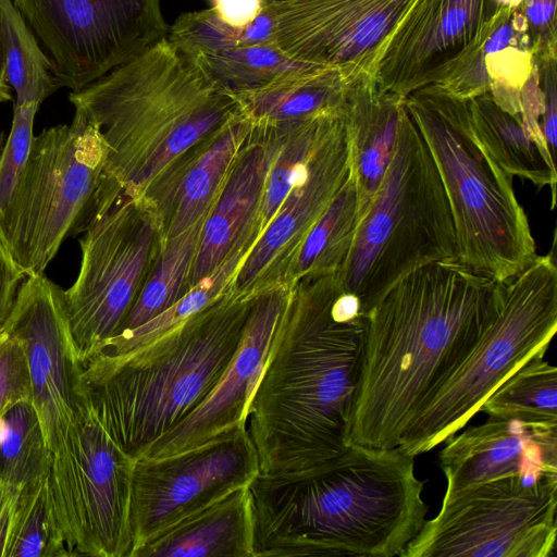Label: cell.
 Returning <instances> with one entry per match:
<instances>
[{"label":"cell","mask_w":557,"mask_h":557,"mask_svg":"<svg viewBox=\"0 0 557 557\" xmlns=\"http://www.w3.org/2000/svg\"><path fill=\"white\" fill-rule=\"evenodd\" d=\"M364 332L360 301L337 272L290 287L247 410L260 473L304 470L350 445Z\"/></svg>","instance_id":"6da1fadb"},{"label":"cell","mask_w":557,"mask_h":557,"mask_svg":"<svg viewBox=\"0 0 557 557\" xmlns=\"http://www.w3.org/2000/svg\"><path fill=\"white\" fill-rule=\"evenodd\" d=\"M500 283L458 261L408 273L364 314L350 444L391 449L491 322Z\"/></svg>","instance_id":"7a4b0ae2"},{"label":"cell","mask_w":557,"mask_h":557,"mask_svg":"<svg viewBox=\"0 0 557 557\" xmlns=\"http://www.w3.org/2000/svg\"><path fill=\"white\" fill-rule=\"evenodd\" d=\"M414 457L350 444L310 468L249 483L253 557L400 556L429 510Z\"/></svg>","instance_id":"3957f363"},{"label":"cell","mask_w":557,"mask_h":557,"mask_svg":"<svg viewBox=\"0 0 557 557\" xmlns=\"http://www.w3.org/2000/svg\"><path fill=\"white\" fill-rule=\"evenodd\" d=\"M69 100L101 135V184L129 197H140L183 151L244 114L237 97L195 69L166 37L71 91Z\"/></svg>","instance_id":"277c9868"},{"label":"cell","mask_w":557,"mask_h":557,"mask_svg":"<svg viewBox=\"0 0 557 557\" xmlns=\"http://www.w3.org/2000/svg\"><path fill=\"white\" fill-rule=\"evenodd\" d=\"M253 296L230 289L153 342L84 363L91 410L134 461L212 393L242 341Z\"/></svg>","instance_id":"5b68a950"},{"label":"cell","mask_w":557,"mask_h":557,"mask_svg":"<svg viewBox=\"0 0 557 557\" xmlns=\"http://www.w3.org/2000/svg\"><path fill=\"white\" fill-rule=\"evenodd\" d=\"M440 173L454 220L458 262L506 283L537 257L525 212L507 174L474 137L467 100L436 85L406 98Z\"/></svg>","instance_id":"8992f818"},{"label":"cell","mask_w":557,"mask_h":557,"mask_svg":"<svg viewBox=\"0 0 557 557\" xmlns=\"http://www.w3.org/2000/svg\"><path fill=\"white\" fill-rule=\"evenodd\" d=\"M435 261H458L454 220L431 151L406 107L391 162L337 275L366 314L399 280Z\"/></svg>","instance_id":"52a82bcc"},{"label":"cell","mask_w":557,"mask_h":557,"mask_svg":"<svg viewBox=\"0 0 557 557\" xmlns=\"http://www.w3.org/2000/svg\"><path fill=\"white\" fill-rule=\"evenodd\" d=\"M557 330L554 253L537 256L520 274L500 283L495 313L466 359L420 408L397 448L416 457L459 432L486 397L537 352Z\"/></svg>","instance_id":"ba28073f"},{"label":"cell","mask_w":557,"mask_h":557,"mask_svg":"<svg viewBox=\"0 0 557 557\" xmlns=\"http://www.w3.org/2000/svg\"><path fill=\"white\" fill-rule=\"evenodd\" d=\"M104 161L98 128L78 112L70 124L34 136L26 164L0 213V231L25 277L45 274L63 240L83 233Z\"/></svg>","instance_id":"9c48e42d"},{"label":"cell","mask_w":557,"mask_h":557,"mask_svg":"<svg viewBox=\"0 0 557 557\" xmlns=\"http://www.w3.org/2000/svg\"><path fill=\"white\" fill-rule=\"evenodd\" d=\"M79 240L81 267L65 290L67 315L84 366L120 329L165 243L158 214L144 197L98 189Z\"/></svg>","instance_id":"30bf717a"},{"label":"cell","mask_w":557,"mask_h":557,"mask_svg":"<svg viewBox=\"0 0 557 557\" xmlns=\"http://www.w3.org/2000/svg\"><path fill=\"white\" fill-rule=\"evenodd\" d=\"M557 475L503 476L444 494L400 557H552Z\"/></svg>","instance_id":"8fae6325"},{"label":"cell","mask_w":557,"mask_h":557,"mask_svg":"<svg viewBox=\"0 0 557 557\" xmlns=\"http://www.w3.org/2000/svg\"><path fill=\"white\" fill-rule=\"evenodd\" d=\"M134 463L84 395L63 441L52 453L47 478L71 556L129 557Z\"/></svg>","instance_id":"7c38bea8"},{"label":"cell","mask_w":557,"mask_h":557,"mask_svg":"<svg viewBox=\"0 0 557 557\" xmlns=\"http://www.w3.org/2000/svg\"><path fill=\"white\" fill-rule=\"evenodd\" d=\"M51 59L62 87L79 90L166 37L161 0H12Z\"/></svg>","instance_id":"4fadbf2b"},{"label":"cell","mask_w":557,"mask_h":557,"mask_svg":"<svg viewBox=\"0 0 557 557\" xmlns=\"http://www.w3.org/2000/svg\"><path fill=\"white\" fill-rule=\"evenodd\" d=\"M259 472L246 424L173 455L137 459L132 478L129 557L158 533L248 485Z\"/></svg>","instance_id":"5bb4252c"},{"label":"cell","mask_w":557,"mask_h":557,"mask_svg":"<svg viewBox=\"0 0 557 557\" xmlns=\"http://www.w3.org/2000/svg\"><path fill=\"white\" fill-rule=\"evenodd\" d=\"M513 11L497 0H416L383 42L370 75L403 98L437 85Z\"/></svg>","instance_id":"9a60e30c"},{"label":"cell","mask_w":557,"mask_h":557,"mask_svg":"<svg viewBox=\"0 0 557 557\" xmlns=\"http://www.w3.org/2000/svg\"><path fill=\"white\" fill-rule=\"evenodd\" d=\"M3 332L22 344L32 403L53 453L84 400V366L70 326L65 290L45 274L27 276Z\"/></svg>","instance_id":"2e32d148"},{"label":"cell","mask_w":557,"mask_h":557,"mask_svg":"<svg viewBox=\"0 0 557 557\" xmlns=\"http://www.w3.org/2000/svg\"><path fill=\"white\" fill-rule=\"evenodd\" d=\"M416 0H286L263 4L275 39L290 60L335 67L352 78L371 74L388 35Z\"/></svg>","instance_id":"e0dca14e"},{"label":"cell","mask_w":557,"mask_h":557,"mask_svg":"<svg viewBox=\"0 0 557 557\" xmlns=\"http://www.w3.org/2000/svg\"><path fill=\"white\" fill-rule=\"evenodd\" d=\"M349 175L350 146L342 111L322 134L305 170L240 263L230 290L251 297L285 288V277L301 244Z\"/></svg>","instance_id":"ac0fdd59"},{"label":"cell","mask_w":557,"mask_h":557,"mask_svg":"<svg viewBox=\"0 0 557 557\" xmlns=\"http://www.w3.org/2000/svg\"><path fill=\"white\" fill-rule=\"evenodd\" d=\"M166 38L195 69L236 97L302 64L277 46L274 17L264 5L244 28L226 25L211 8L186 12L169 27Z\"/></svg>","instance_id":"d6986e66"},{"label":"cell","mask_w":557,"mask_h":557,"mask_svg":"<svg viewBox=\"0 0 557 557\" xmlns=\"http://www.w3.org/2000/svg\"><path fill=\"white\" fill-rule=\"evenodd\" d=\"M289 290L277 287L253 296L239 347L216 387L189 416L159 438L144 457L173 455L236 425L246 424L249 401L265 364Z\"/></svg>","instance_id":"ffe728a7"},{"label":"cell","mask_w":557,"mask_h":557,"mask_svg":"<svg viewBox=\"0 0 557 557\" xmlns=\"http://www.w3.org/2000/svg\"><path fill=\"white\" fill-rule=\"evenodd\" d=\"M444 443L438 463L445 494L513 474L557 475V424L487 417Z\"/></svg>","instance_id":"44dd1931"},{"label":"cell","mask_w":557,"mask_h":557,"mask_svg":"<svg viewBox=\"0 0 557 557\" xmlns=\"http://www.w3.org/2000/svg\"><path fill=\"white\" fill-rule=\"evenodd\" d=\"M277 141L275 128L251 123L249 135L206 215L191 287L210 276L240 248L253 247L262 234L260 213Z\"/></svg>","instance_id":"7402d4cb"},{"label":"cell","mask_w":557,"mask_h":557,"mask_svg":"<svg viewBox=\"0 0 557 557\" xmlns=\"http://www.w3.org/2000/svg\"><path fill=\"white\" fill-rule=\"evenodd\" d=\"M250 129L243 114L183 151L148 185L141 197L158 214L165 239L207 215Z\"/></svg>","instance_id":"603a6c76"},{"label":"cell","mask_w":557,"mask_h":557,"mask_svg":"<svg viewBox=\"0 0 557 557\" xmlns=\"http://www.w3.org/2000/svg\"><path fill=\"white\" fill-rule=\"evenodd\" d=\"M405 109L406 98L383 90L368 73L354 77L348 85L343 114L350 146V175L362 219L393 157Z\"/></svg>","instance_id":"cb8c5ba5"},{"label":"cell","mask_w":557,"mask_h":557,"mask_svg":"<svg viewBox=\"0 0 557 557\" xmlns=\"http://www.w3.org/2000/svg\"><path fill=\"white\" fill-rule=\"evenodd\" d=\"M248 485L158 533L133 550L131 557H253Z\"/></svg>","instance_id":"d4e9b609"},{"label":"cell","mask_w":557,"mask_h":557,"mask_svg":"<svg viewBox=\"0 0 557 557\" xmlns=\"http://www.w3.org/2000/svg\"><path fill=\"white\" fill-rule=\"evenodd\" d=\"M352 78L335 67L300 64L237 99L251 123L282 126L341 112Z\"/></svg>","instance_id":"484cf974"},{"label":"cell","mask_w":557,"mask_h":557,"mask_svg":"<svg viewBox=\"0 0 557 557\" xmlns=\"http://www.w3.org/2000/svg\"><path fill=\"white\" fill-rule=\"evenodd\" d=\"M469 122L479 144L510 176L550 188V209L556 206L557 172L547 157L528 135L520 115L500 109L490 92L467 100Z\"/></svg>","instance_id":"4316f807"},{"label":"cell","mask_w":557,"mask_h":557,"mask_svg":"<svg viewBox=\"0 0 557 557\" xmlns=\"http://www.w3.org/2000/svg\"><path fill=\"white\" fill-rule=\"evenodd\" d=\"M361 220L357 189L349 175L306 236L287 272L284 287L290 288L306 276L336 273L350 251Z\"/></svg>","instance_id":"83f0119b"},{"label":"cell","mask_w":557,"mask_h":557,"mask_svg":"<svg viewBox=\"0 0 557 557\" xmlns=\"http://www.w3.org/2000/svg\"><path fill=\"white\" fill-rule=\"evenodd\" d=\"M205 219L206 215L178 235L165 239L135 305L113 336L147 323L190 290L191 273Z\"/></svg>","instance_id":"f1b7e54d"},{"label":"cell","mask_w":557,"mask_h":557,"mask_svg":"<svg viewBox=\"0 0 557 557\" xmlns=\"http://www.w3.org/2000/svg\"><path fill=\"white\" fill-rule=\"evenodd\" d=\"M537 352L508 375L482 403L487 417L557 424V369Z\"/></svg>","instance_id":"f546056e"},{"label":"cell","mask_w":557,"mask_h":557,"mask_svg":"<svg viewBox=\"0 0 557 557\" xmlns=\"http://www.w3.org/2000/svg\"><path fill=\"white\" fill-rule=\"evenodd\" d=\"M2 9L5 73L16 95L15 104H37L61 88L54 65L12 0Z\"/></svg>","instance_id":"4dcf8cb0"},{"label":"cell","mask_w":557,"mask_h":557,"mask_svg":"<svg viewBox=\"0 0 557 557\" xmlns=\"http://www.w3.org/2000/svg\"><path fill=\"white\" fill-rule=\"evenodd\" d=\"M52 462L32 400L21 401L2 416L0 483L18 488L48 476Z\"/></svg>","instance_id":"1f68e13d"},{"label":"cell","mask_w":557,"mask_h":557,"mask_svg":"<svg viewBox=\"0 0 557 557\" xmlns=\"http://www.w3.org/2000/svg\"><path fill=\"white\" fill-rule=\"evenodd\" d=\"M252 246L233 253L210 276L200 281L168 310L147 323L108 339L95 355H126L159 338L230 289L232 280Z\"/></svg>","instance_id":"d6a6232c"},{"label":"cell","mask_w":557,"mask_h":557,"mask_svg":"<svg viewBox=\"0 0 557 557\" xmlns=\"http://www.w3.org/2000/svg\"><path fill=\"white\" fill-rule=\"evenodd\" d=\"M342 111L282 126H271L276 129L278 141L265 182L260 213V227L262 232L278 210L298 176L305 170L322 134L331 121L341 114Z\"/></svg>","instance_id":"836d02e7"},{"label":"cell","mask_w":557,"mask_h":557,"mask_svg":"<svg viewBox=\"0 0 557 557\" xmlns=\"http://www.w3.org/2000/svg\"><path fill=\"white\" fill-rule=\"evenodd\" d=\"M47 478L21 488L5 557L71 556L54 515Z\"/></svg>","instance_id":"e575fe53"},{"label":"cell","mask_w":557,"mask_h":557,"mask_svg":"<svg viewBox=\"0 0 557 557\" xmlns=\"http://www.w3.org/2000/svg\"><path fill=\"white\" fill-rule=\"evenodd\" d=\"M37 104L14 103L12 126L8 135L0 134V213L8 205L28 159Z\"/></svg>","instance_id":"d590c367"},{"label":"cell","mask_w":557,"mask_h":557,"mask_svg":"<svg viewBox=\"0 0 557 557\" xmlns=\"http://www.w3.org/2000/svg\"><path fill=\"white\" fill-rule=\"evenodd\" d=\"M25 400H32L25 352L16 338L3 332L0 335V417Z\"/></svg>","instance_id":"8d00e7d4"},{"label":"cell","mask_w":557,"mask_h":557,"mask_svg":"<svg viewBox=\"0 0 557 557\" xmlns=\"http://www.w3.org/2000/svg\"><path fill=\"white\" fill-rule=\"evenodd\" d=\"M557 0H523L518 8L528 26L534 62L557 59Z\"/></svg>","instance_id":"74e56055"},{"label":"cell","mask_w":557,"mask_h":557,"mask_svg":"<svg viewBox=\"0 0 557 557\" xmlns=\"http://www.w3.org/2000/svg\"><path fill=\"white\" fill-rule=\"evenodd\" d=\"M519 101L521 121L528 135L547 157L555 161L547 148L542 132L544 100L536 65H534L532 73L520 90Z\"/></svg>","instance_id":"f35d334b"},{"label":"cell","mask_w":557,"mask_h":557,"mask_svg":"<svg viewBox=\"0 0 557 557\" xmlns=\"http://www.w3.org/2000/svg\"><path fill=\"white\" fill-rule=\"evenodd\" d=\"M534 63L539 71L544 100L542 132L547 148L555 159L557 145V59Z\"/></svg>","instance_id":"ab89813d"},{"label":"cell","mask_w":557,"mask_h":557,"mask_svg":"<svg viewBox=\"0 0 557 557\" xmlns=\"http://www.w3.org/2000/svg\"><path fill=\"white\" fill-rule=\"evenodd\" d=\"M24 277L0 231V335L4 331Z\"/></svg>","instance_id":"60d3db41"},{"label":"cell","mask_w":557,"mask_h":557,"mask_svg":"<svg viewBox=\"0 0 557 557\" xmlns=\"http://www.w3.org/2000/svg\"><path fill=\"white\" fill-rule=\"evenodd\" d=\"M216 16L233 28H244L263 10V0H210Z\"/></svg>","instance_id":"b9f144b4"},{"label":"cell","mask_w":557,"mask_h":557,"mask_svg":"<svg viewBox=\"0 0 557 557\" xmlns=\"http://www.w3.org/2000/svg\"><path fill=\"white\" fill-rule=\"evenodd\" d=\"M21 488L0 483V557H5L12 520Z\"/></svg>","instance_id":"7bdbcfd3"},{"label":"cell","mask_w":557,"mask_h":557,"mask_svg":"<svg viewBox=\"0 0 557 557\" xmlns=\"http://www.w3.org/2000/svg\"><path fill=\"white\" fill-rule=\"evenodd\" d=\"M11 89L12 88L8 83L5 73L4 32L0 3V102L12 100Z\"/></svg>","instance_id":"ee69618b"},{"label":"cell","mask_w":557,"mask_h":557,"mask_svg":"<svg viewBox=\"0 0 557 557\" xmlns=\"http://www.w3.org/2000/svg\"><path fill=\"white\" fill-rule=\"evenodd\" d=\"M500 4L511 9H518L523 0H497Z\"/></svg>","instance_id":"f6af8a7d"},{"label":"cell","mask_w":557,"mask_h":557,"mask_svg":"<svg viewBox=\"0 0 557 557\" xmlns=\"http://www.w3.org/2000/svg\"><path fill=\"white\" fill-rule=\"evenodd\" d=\"M283 1H286V0H263V4L275 3V2H283Z\"/></svg>","instance_id":"bcb514c9"}]
</instances>
